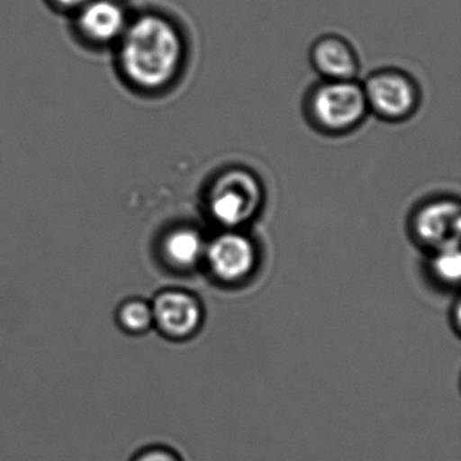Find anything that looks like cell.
Wrapping results in <instances>:
<instances>
[{"label": "cell", "instance_id": "obj_5", "mask_svg": "<svg viewBox=\"0 0 461 461\" xmlns=\"http://www.w3.org/2000/svg\"><path fill=\"white\" fill-rule=\"evenodd\" d=\"M363 90L368 107L388 120L407 117L417 104V88L401 72H377L368 77Z\"/></svg>", "mask_w": 461, "mask_h": 461}, {"label": "cell", "instance_id": "obj_6", "mask_svg": "<svg viewBox=\"0 0 461 461\" xmlns=\"http://www.w3.org/2000/svg\"><path fill=\"white\" fill-rule=\"evenodd\" d=\"M153 323L171 339L193 336L202 323L203 310L195 296L182 290H166L155 296Z\"/></svg>", "mask_w": 461, "mask_h": 461}, {"label": "cell", "instance_id": "obj_14", "mask_svg": "<svg viewBox=\"0 0 461 461\" xmlns=\"http://www.w3.org/2000/svg\"><path fill=\"white\" fill-rule=\"evenodd\" d=\"M87 2H90V0H53V4L58 5L60 9L74 10V12H77Z\"/></svg>", "mask_w": 461, "mask_h": 461}, {"label": "cell", "instance_id": "obj_12", "mask_svg": "<svg viewBox=\"0 0 461 461\" xmlns=\"http://www.w3.org/2000/svg\"><path fill=\"white\" fill-rule=\"evenodd\" d=\"M434 276L447 285H453L461 276V255L458 245L441 248L434 253L430 263Z\"/></svg>", "mask_w": 461, "mask_h": 461}, {"label": "cell", "instance_id": "obj_1", "mask_svg": "<svg viewBox=\"0 0 461 461\" xmlns=\"http://www.w3.org/2000/svg\"><path fill=\"white\" fill-rule=\"evenodd\" d=\"M117 47L118 66L126 82L147 93L174 82L185 53L176 26L158 14L131 20Z\"/></svg>", "mask_w": 461, "mask_h": 461}, {"label": "cell", "instance_id": "obj_7", "mask_svg": "<svg viewBox=\"0 0 461 461\" xmlns=\"http://www.w3.org/2000/svg\"><path fill=\"white\" fill-rule=\"evenodd\" d=\"M77 13V32L96 47L117 45L131 23L122 5L115 0H90Z\"/></svg>", "mask_w": 461, "mask_h": 461}, {"label": "cell", "instance_id": "obj_10", "mask_svg": "<svg viewBox=\"0 0 461 461\" xmlns=\"http://www.w3.org/2000/svg\"><path fill=\"white\" fill-rule=\"evenodd\" d=\"M206 249V241L196 229L179 226L172 229L161 240V255L172 268H194L201 263Z\"/></svg>", "mask_w": 461, "mask_h": 461}, {"label": "cell", "instance_id": "obj_4", "mask_svg": "<svg viewBox=\"0 0 461 461\" xmlns=\"http://www.w3.org/2000/svg\"><path fill=\"white\" fill-rule=\"evenodd\" d=\"M203 258L221 282L237 283L252 274L258 263V252L249 237L229 229L206 242Z\"/></svg>", "mask_w": 461, "mask_h": 461}, {"label": "cell", "instance_id": "obj_9", "mask_svg": "<svg viewBox=\"0 0 461 461\" xmlns=\"http://www.w3.org/2000/svg\"><path fill=\"white\" fill-rule=\"evenodd\" d=\"M315 68L329 80H353L357 60L352 48L339 37H323L312 48Z\"/></svg>", "mask_w": 461, "mask_h": 461}, {"label": "cell", "instance_id": "obj_3", "mask_svg": "<svg viewBox=\"0 0 461 461\" xmlns=\"http://www.w3.org/2000/svg\"><path fill=\"white\" fill-rule=\"evenodd\" d=\"M366 109L363 87L353 80H328L312 94V114L330 131L352 128L363 120Z\"/></svg>", "mask_w": 461, "mask_h": 461}, {"label": "cell", "instance_id": "obj_11", "mask_svg": "<svg viewBox=\"0 0 461 461\" xmlns=\"http://www.w3.org/2000/svg\"><path fill=\"white\" fill-rule=\"evenodd\" d=\"M117 322L125 333H147L155 326L152 306L142 299H129L118 307Z\"/></svg>", "mask_w": 461, "mask_h": 461}, {"label": "cell", "instance_id": "obj_2", "mask_svg": "<svg viewBox=\"0 0 461 461\" xmlns=\"http://www.w3.org/2000/svg\"><path fill=\"white\" fill-rule=\"evenodd\" d=\"M263 201V190L255 175L245 169H229L217 177L207 199L212 220L226 229H236L255 217Z\"/></svg>", "mask_w": 461, "mask_h": 461}, {"label": "cell", "instance_id": "obj_8", "mask_svg": "<svg viewBox=\"0 0 461 461\" xmlns=\"http://www.w3.org/2000/svg\"><path fill=\"white\" fill-rule=\"evenodd\" d=\"M412 228L420 244L431 249L458 245L461 233L460 204L452 199L430 202L420 207Z\"/></svg>", "mask_w": 461, "mask_h": 461}, {"label": "cell", "instance_id": "obj_13", "mask_svg": "<svg viewBox=\"0 0 461 461\" xmlns=\"http://www.w3.org/2000/svg\"><path fill=\"white\" fill-rule=\"evenodd\" d=\"M133 461H180L172 450L166 447H150L140 453Z\"/></svg>", "mask_w": 461, "mask_h": 461}]
</instances>
